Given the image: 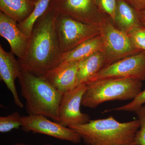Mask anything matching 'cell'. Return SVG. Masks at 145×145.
I'll return each mask as SVG.
<instances>
[{"label": "cell", "mask_w": 145, "mask_h": 145, "mask_svg": "<svg viewBox=\"0 0 145 145\" xmlns=\"http://www.w3.org/2000/svg\"><path fill=\"white\" fill-rule=\"evenodd\" d=\"M57 13L49 6L36 21L29 37L27 52L18 59L21 71L38 77L47 73L62 62L56 29Z\"/></svg>", "instance_id": "6da1fadb"}, {"label": "cell", "mask_w": 145, "mask_h": 145, "mask_svg": "<svg viewBox=\"0 0 145 145\" xmlns=\"http://www.w3.org/2000/svg\"><path fill=\"white\" fill-rule=\"evenodd\" d=\"M140 126L138 119L121 123L111 116L69 128L78 133L86 144L135 145Z\"/></svg>", "instance_id": "7a4b0ae2"}, {"label": "cell", "mask_w": 145, "mask_h": 145, "mask_svg": "<svg viewBox=\"0 0 145 145\" xmlns=\"http://www.w3.org/2000/svg\"><path fill=\"white\" fill-rule=\"evenodd\" d=\"M18 79L21 95L26 100L28 115H42L59 122V108L63 94L44 77L22 71Z\"/></svg>", "instance_id": "3957f363"}, {"label": "cell", "mask_w": 145, "mask_h": 145, "mask_svg": "<svg viewBox=\"0 0 145 145\" xmlns=\"http://www.w3.org/2000/svg\"><path fill=\"white\" fill-rule=\"evenodd\" d=\"M82 105L95 108L107 101L133 100L142 91L141 81L129 78H106L88 83Z\"/></svg>", "instance_id": "277c9868"}, {"label": "cell", "mask_w": 145, "mask_h": 145, "mask_svg": "<svg viewBox=\"0 0 145 145\" xmlns=\"http://www.w3.org/2000/svg\"><path fill=\"white\" fill-rule=\"evenodd\" d=\"M111 22L106 16L99 24L100 35L103 44L105 67L142 51L135 47L126 33L116 27Z\"/></svg>", "instance_id": "5b68a950"}, {"label": "cell", "mask_w": 145, "mask_h": 145, "mask_svg": "<svg viewBox=\"0 0 145 145\" xmlns=\"http://www.w3.org/2000/svg\"><path fill=\"white\" fill-rule=\"evenodd\" d=\"M56 29L63 54L100 34L99 24L84 23L58 14L56 19Z\"/></svg>", "instance_id": "8992f818"}, {"label": "cell", "mask_w": 145, "mask_h": 145, "mask_svg": "<svg viewBox=\"0 0 145 145\" xmlns=\"http://www.w3.org/2000/svg\"><path fill=\"white\" fill-rule=\"evenodd\" d=\"M129 78L140 81L145 80V51L125 57L104 67L86 84L106 78Z\"/></svg>", "instance_id": "52a82bcc"}, {"label": "cell", "mask_w": 145, "mask_h": 145, "mask_svg": "<svg viewBox=\"0 0 145 145\" xmlns=\"http://www.w3.org/2000/svg\"><path fill=\"white\" fill-rule=\"evenodd\" d=\"M21 128L26 133L44 134L74 144H79L82 140L75 131L58 122L52 121L42 115L22 116Z\"/></svg>", "instance_id": "ba28073f"}, {"label": "cell", "mask_w": 145, "mask_h": 145, "mask_svg": "<svg viewBox=\"0 0 145 145\" xmlns=\"http://www.w3.org/2000/svg\"><path fill=\"white\" fill-rule=\"evenodd\" d=\"M49 6L59 15L86 24H99L106 16L99 10L94 0H51Z\"/></svg>", "instance_id": "9c48e42d"}, {"label": "cell", "mask_w": 145, "mask_h": 145, "mask_svg": "<svg viewBox=\"0 0 145 145\" xmlns=\"http://www.w3.org/2000/svg\"><path fill=\"white\" fill-rule=\"evenodd\" d=\"M87 88V85L80 84L73 90L63 94L59 108L58 123L69 127L84 124L90 121L89 115L82 113L80 110L83 97Z\"/></svg>", "instance_id": "30bf717a"}, {"label": "cell", "mask_w": 145, "mask_h": 145, "mask_svg": "<svg viewBox=\"0 0 145 145\" xmlns=\"http://www.w3.org/2000/svg\"><path fill=\"white\" fill-rule=\"evenodd\" d=\"M82 60L62 62L49 71L44 77L63 95L73 90L78 86V69Z\"/></svg>", "instance_id": "8fae6325"}, {"label": "cell", "mask_w": 145, "mask_h": 145, "mask_svg": "<svg viewBox=\"0 0 145 145\" xmlns=\"http://www.w3.org/2000/svg\"><path fill=\"white\" fill-rule=\"evenodd\" d=\"M18 24L16 21L0 12V35L8 41L11 52L21 59L27 52L29 37L21 31Z\"/></svg>", "instance_id": "7c38bea8"}, {"label": "cell", "mask_w": 145, "mask_h": 145, "mask_svg": "<svg viewBox=\"0 0 145 145\" xmlns=\"http://www.w3.org/2000/svg\"><path fill=\"white\" fill-rule=\"evenodd\" d=\"M20 66L12 52H7L0 45V79L5 84L13 95L16 105L21 108L24 104L21 101L16 89L15 80L20 74Z\"/></svg>", "instance_id": "4fadbf2b"}, {"label": "cell", "mask_w": 145, "mask_h": 145, "mask_svg": "<svg viewBox=\"0 0 145 145\" xmlns=\"http://www.w3.org/2000/svg\"><path fill=\"white\" fill-rule=\"evenodd\" d=\"M35 5L31 0H0V10L18 24L30 16Z\"/></svg>", "instance_id": "5bb4252c"}, {"label": "cell", "mask_w": 145, "mask_h": 145, "mask_svg": "<svg viewBox=\"0 0 145 145\" xmlns=\"http://www.w3.org/2000/svg\"><path fill=\"white\" fill-rule=\"evenodd\" d=\"M141 24L136 10L124 0H117L114 24L115 27L127 34L132 29Z\"/></svg>", "instance_id": "9a60e30c"}, {"label": "cell", "mask_w": 145, "mask_h": 145, "mask_svg": "<svg viewBox=\"0 0 145 145\" xmlns=\"http://www.w3.org/2000/svg\"><path fill=\"white\" fill-rule=\"evenodd\" d=\"M105 67V56L103 50L82 60L78 69V85L82 84H86Z\"/></svg>", "instance_id": "2e32d148"}, {"label": "cell", "mask_w": 145, "mask_h": 145, "mask_svg": "<svg viewBox=\"0 0 145 145\" xmlns=\"http://www.w3.org/2000/svg\"><path fill=\"white\" fill-rule=\"evenodd\" d=\"M103 44L100 34L62 55L63 61H72L86 59L103 50Z\"/></svg>", "instance_id": "e0dca14e"}, {"label": "cell", "mask_w": 145, "mask_h": 145, "mask_svg": "<svg viewBox=\"0 0 145 145\" xmlns=\"http://www.w3.org/2000/svg\"><path fill=\"white\" fill-rule=\"evenodd\" d=\"M51 0H39L30 16L25 20L18 23V27L28 37H30L36 21L45 12Z\"/></svg>", "instance_id": "ac0fdd59"}, {"label": "cell", "mask_w": 145, "mask_h": 145, "mask_svg": "<svg viewBox=\"0 0 145 145\" xmlns=\"http://www.w3.org/2000/svg\"><path fill=\"white\" fill-rule=\"evenodd\" d=\"M22 116L18 112L0 117V132L5 133L20 128L22 126Z\"/></svg>", "instance_id": "d6986e66"}, {"label": "cell", "mask_w": 145, "mask_h": 145, "mask_svg": "<svg viewBox=\"0 0 145 145\" xmlns=\"http://www.w3.org/2000/svg\"><path fill=\"white\" fill-rule=\"evenodd\" d=\"M137 49L145 51V26L142 24L134 27L127 33Z\"/></svg>", "instance_id": "ffe728a7"}, {"label": "cell", "mask_w": 145, "mask_h": 145, "mask_svg": "<svg viewBox=\"0 0 145 145\" xmlns=\"http://www.w3.org/2000/svg\"><path fill=\"white\" fill-rule=\"evenodd\" d=\"M101 13L108 16L114 24L116 17L117 0H94Z\"/></svg>", "instance_id": "44dd1931"}, {"label": "cell", "mask_w": 145, "mask_h": 145, "mask_svg": "<svg viewBox=\"0 0 145 145\" xmlns=\"http://www.w3.org/2000/svg\"><path fill=\"white\" fill-rule=\"evenodd\" d=\"M145 104V89L141 92L129 103L111 109L106 110L105 112L112 111H123L127 112H135Z\"/></svg>", "instance_id": "7402d4cb"}, {"label": "cell", "mask_w": 145, "mask_h": 145, "mask_svg": "<svg viewBox=\"0 0 145 145\" xmlns=\"http://www.w3.org/2000/svg\"><path fill=\"white\" fill-rule=\"evenodd\" d=\"M135 112L140 125L135 136V145H145V104Z\"/></svg>", "instance_id": "603a6c76"}, {"label": "cell", "mask_w": 145, "mask_h": 145, "mask_svg": "<svg viewBox=\"0 0 145 145\" xmlns=\"http://www.w3.org/2000/svg\"><path fill=\"white\" fill-rule=\"evenodd\" d=\"M137 11L145 10V0H124Z\"/></svg>", "instance_id": "cb8c5ba5"}, {"label": "cell", "mask_w": 145, "mask_h": 145, "mask_svg": "<svg viewBox=\"0 0 145 145\" xmlns=\"http://www.w3.org/2000/svg\"><path fill=\"white\" fill-rule=\"evenodd\" d=\"M137 16L141 23H145V10L137 11Z\"/></svg>", "instance_id": "d4e9b609"}, {"label": "cell", "mask_w": 145, "mask_h": 145, "mask_svg": "<svg viewBox=\"0 0 145 145\" xmlns=\"http://www.w3.org/2000/svg\"><path fill=\"white\" fill-rule=\"evenodd\" d=\"M13 145H30L27 144H24V143H16V144H14Z\"/></svg>", "instance_id": "484cf974"}, {"label": "cell", "mask_w": 145, "mask_h": 145, "mask_svg": "<svg viewBox=\"0 0 145 145\" xmlns=\"http://www.w3.org/2000/svg\"><path fill=\"white\" fill-rule=\"evenodd\" d=\"M32 1L34 2V3H36L39 0H31Z\"/></svg>", "instance_id": "4316f807"}, {"label": "cell", "mask_w": 145, "mask_h": 145, "mask_svg": "<svg viewBox=\"0 0 145 145\" xmlns=\"http://www.w3.org/2000/svg\"><path fill=\"white\" fill-rule=\"evenodd\" d=\"M143 25H144L145 26V23H141Z\"/></svg>", "instance_id": "83f0119b"}, {"label": "cell", "mask_w": 145, "mask_h": 145, "mask_svg": "<svg viewBox=\"0 0 145 145\" xmlns=\"http://www.w3.org/2000/svg\"><path fill=\"white\" fill-rule=\"evenodd\" d=\"M45 145H53L51 144H45Z\"/></svg>", "instance_id": "f1b7e54d"}, {"label": "cell", "mask_w": 145, "mask_h": 145, "mask_svg": "<svg viewBox=\"0 0 145 145\" xmlns=\"http://www.w3.org/2000/svg\"><path fill=\"white\" fill-rule=\"evenodd\" d=\"M86 145H89L86 144Z\"/></svg>", "instance_id": "f546056e"}]
</instances>
